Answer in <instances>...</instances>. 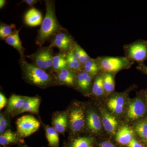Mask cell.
I'll return each instance as SVG.
<instances>
[{
    "label": "cell",
    "instance_id": "1",
    "mask_svg": "<svg viewBox=\"0 0 147 147\" xmlns=\"http://www.w3.org/2000/svg\"><path fill=\"white\" fill-rule=\"evenodd\" d=\"M45 2L46 13L35 40L36 45L40 47L51 37L65 30L58 22L56 17L55 1L47 0Z\"/></svg>",
    "mask_w": 147,
    "mask_h": 147
},
{
    "label": "cell",
    "instance_id": "2",
    "mask_svg": "<svg viewBox=\"0 0 147 147\" xmlns=\"http://www.w3.org/2000/svg\"><path fill=\"white\" fill-rule=\"evenodd\" d=\"M24 78L29 83L40 88H45L53 83L52 76L44 69L28 62L24 57L20 60Z\"/></svg>",
    "mask_w": 147,
    "mask_h": 147
},
{
    "label": "cell",
    "instance_id": "3",
    "mask_svg": "<svg viewBox=\"0 0 147 147\" xmlns=\"http://www.w3.org/2000/svg\"><path fill=\"white\" fill-rule=\"evenodd\" d=\"M17 132L21 137H26L37 131L40 126L39 121L33 116L26 115L16 121Z\"/></svg>",
    "mask_w": 147,
    "mask_h": 147
},
{
    "label": "cell",
    "instance_id": "4",
    "mask_svg": "<svg viewBox=\"0 0 147 147\" xmlns=\"http://www.w3.org/2000/svg\"><path fill=\"white\" fill-rule=\"evenodd\" d=\"M100 67L108 73L116 72L130 64L125 58L105 57L99 60Z\"/></svg>",
    "mask_w": 147,
    "mask_h": 147
},
{
    "label": "cell",
    "instance_id": "5",
    "mask_svg": "<svg viewBox=\"0 0 147 147\" xmlns=\"http://www.w3.org/2000/svg\"><path fill=\"white\" fill-rule=\"evenodd\" d=\"M146 111L144 101L140 98H137L129 102L127 115L129 119L135 121L144 117Z\"/></svg>",
    "mask_w": 147,
    "mask_h": 147
},
{
    "label": "cell",
    "instance_id": "6",
    "mask_svg": "<svg viewBox=\"0 0 147 147\" xmlns=\"http://www.w3.org/2000/svg\"><path fill=\"white\" fill-rule=\"evenodd\" d=\"M129 58L137 61H142L147 57V46L143 42H137L130 45L127 50Z\"/></svg>",
    "mask_w": 147,
    "mask_h": 147
},
{
    "label": "cell",
    "instance_id": "7",
    "mask_svg": "<svg viewBox=\"0 0 147 147\" xmlns=\"http://www.w3.org/2000/svg\"><path fill=\"white\" fill-rule=\"evenodd\" d=\"M69 124L71 130L78 131L82 130L85 124V115L81 108L71 110L69 116Z\"/></svg>",
    "mask_w": 147,
    "mask_h": 147
},
{
    "label": "cell",
    "instance_id": "8",
    "mask_svg": "<svg viewBox=\"0 0 147 147\" xmlns=\"http://www.w3.org/2000/svg\"><path fill=\"white\" fill-rule=\"evenodd\" d=\"M42 13L35 8L30 9L24 15V23L29 26H39L42 24Z\"/></svg>",
    "mask_w": 147,
    "mask_h": 147
},
{
    "label": "cell",
    "instance_id": "9",
    "mask_svg": "<svg viewBox=\"0 0 147 147\" xmlns=\"http://www.w3.org/2000/svg\"><path fill=\"white\" fill-rule=\"evenodd\" d=\"M102 123L106 131L114 134L118 126V122L115 117L110 115L104 110H101Z\"/></svg>",
    "mask_w": 147,
    "mask_h": 147
},
{
    "label": "cell",
    "instance_id": "10",
    "mask_svg": "<svg viewBox=\"0 0 147 147\" xmlns=\"http://www.w3.org/2000/svg\"><path fill=\"white\" fill-rule=\"evenodd\" d=\"M134 132L128 125L122 127L116 133V140L119 144L127 145L134 139Z\"/></svg>",
    "mask_w": 147,
    "mask_h": 147
},
{
    "label": "cell",
    "instance_id": "11",
    "mask_svg": "<svg viewBox=\"0 0 147 147\" xmlns=\"http://www.w3.org/2000/svg\"><path fill=\"white\" fill-rule=\"evenodd\" d=\"M124 105V98L120 95H116L110 98L107 102L109 110L117 115H119L122 113Z\"/></svg>",
    "mask_w": 147,
    "mask_h": 147
},
{
    "label": "cell",
    "instance_id": "12",
    "mask_svg": "<svg viewBox=\"0 0 147 147\" xmlns=\"http://www.w3.org/2000/svg\"><path fill=\"white\" fill-rule=\"evenodd\" d=\"M19 30H16L13 33L6 38L4 40L8 45L15 48L21 55V57H24L25 49L22 46V42L19 37Z\"/></svg>",
    "mask_w": 147,
    "mask_h": 147
},
{
    "label": "cell",
    "instance_id": "13",
    "mask_svg": "<svg viewBox=\"0 0 147 147\" xmlns=\"http://www.w3.org/2000/svg\"><path fill=\"white\" fill-rule=\"evenodd\" d=\"M57 78L61 84L72 86L75 84V76L73 71L68 67L58 71Z\"/></svg>",
    "mask_w": 147,
    "mask_h": 147
},
{
    "label": "cell",
    "instance_id": "14",
    "mask_svg": "<svg viewBox=\"0 0 147 147\" xmlns=\"http://www.w3.org/2000/svg\"><path fill=\"white\" fill-rule=\"evenodd\" d=\"M26 98V96L12 95L9 100L7 110L10 112L16 111L18 113L22 109Z\"/></svg>",
    "mask_w": 147,
    "mask_h": 147
},
{
    "label": "cell",
    "instance_id": "15",
    "mask_svg": "<svg viewBox=\"0 0 147 147\" xmlns=\"http://www.w3.org/2000/svg\"><path fill=\"white\" fill-rule=\"evenodd\" d=\"M88 127L93 133H97L101 129V122L100 117L94 112H91L87 117Z\"/></svg>",
    "mask_w": 147,
    "mask_h": 147
},
{
    "label": "cell",
    "instance_id": "16",
    "mask_svg": "<svg viewBox=\"0 0 147 147\" xmlns=\"http://www.w3.org/2000/svg\"><path fill=\"white\" fill-rule=\"evenodd\" d=\"M68 124V117L65 113H61L56 116L53 121L54 128L59 133L64 132Z\"/></svg>",
    "mask_w": 147,
    "mask_h": 147
},
{
    "label": "cell",
    "instance_id": "17",
    "mask_svg": "<svg viewBox=\"0 0 147 147\" xmlns=\"http://www.w3.org/2000/svg\"><path fill=\"white\" fill-rule=\"evenodd\" d=\"M26 57L33 61L34 64L40 68L44 70L49 69L44 58L43 49H40L34 54Z\"/></svg>",
    "mask_w": 147,
    "mask_h": 147
},
{
    "label": "cell",
    "instance_id": "18",
    "mask_svg": "<svg viewBox=\"0 0 147 147\" xmlns=\"http://www.w3.org/2000/svg\"><path fill=\"white\" fill-rule=\"evenodd\" d=\"M64 53H60L54 56L53 59V69L55 71H59L67 68V63Z\"/></svg>",
    "mask_w": 147,
    "mask_h": 147
},
{
    "label": "cell",
    "instance_id": "19",
    "mask_svg": "<svg viewBox=\"0 0 147 147\" xmlns=\"http://www.w3.org/2000/svg\"><path fill=\"white\" fill-rule=\"evenodd\" d=\"M67 66L72 71H77L81 68L80 62L74 55L73 50L71 49L65 56Z\"/></svg>",
    "mask_w": 147,
    "mask_h": 147
},
{
    "label": "cell",
    "instance_id": "20",
    "mask_svg": "<svg viewBox=\"0 0 147 147\" xmlns=\"http://www.w3.org/2000/svg\"><path fill=\"white\" fill-rule=\"evenodd\" d=\"M18 139L14 132L10 130H6L0 136V144L1 146H6L18 142Z\"/></svg>",
    "mask_w": 147,
    "mask_h": 147
},
{
    "label": "cell",
    "instance_id": "21",
    "mask_svg": "<svg viewBox=\"0 0 147 147\" xmlns=\"http://www.w3.org/2000/svg\"><path fill=\"white\" fill-rule=\"evenodd\" d=\"M46 137L49 144L53 147H58L59 139L57 131L54 127H48L46 129Z\"/></svg>",
    "mask_w": 147,
    "mask_h": 147
},
{
    "label": "cell",
    "instance_id": "22",
    "mask_svg": "<svg viewBox=\"0 0 147 147\" xmlns=\"http://www.w3.org/2000/svg\"><path fill=\"white\" fill-rule=\"evenodd\" d=\"M15 24H1L0 25V38L1 39H5L16 30Z\"/></svg>",
    "mask_w": 147,
    "mask_h": 147
},
{
    "label": "cell",
    "instance_id": "23",
    "mask_svg": "<svg viewBox=\"0 0 147 147\" xmlns=\"http://www.w3.org/2000/svg\"><path fill=\"white\" fill-rule=\"evenodd\" d=\"M94 94L97 96H100L105 92L103 85V76H100L98 77L95 80L92 89Z\"/></svg>",
    "mask_w": 147,
    "mask_h": 147
},
{
    "label": "cell",
    "instance_id": "24",
    "mask_svg": "<svg viewBox=\"0 0 147 147\" xmlns=\"http://www.w3.org/2000/svg\"><path fill=\"white\" fill-rule=\"evenodd\" d=\"M103 85L106 92L110 93L115 90V81L113 75L110 73L107 72L103 76Z\"/></svg>",
    "mask_w": 147,
    "mask_h": 147
},
{
    "label": "cell",
    "instance_id": "25",
    "mask_svg": "<svg viewBox=\"0 0 147 147\" xmlns=\"http://www.w3.org/2000/svg\"><path fill=\"white\" fill-rule=\"evenodd\" d=\"M71 44L67 42H63L59 40L52 38L51 41V44L49 47H58L61 51V53H67V51H69L70 49V45Z\"/></svg>",
    "mask_w": 147,
    "mask_h": 147
},
{
    "label": "cell",
    "instance_id": "26",
    "mask_svg": "<svg viewBox=\"0 0 147 147\" xmlns=\"http://www.w3.org/2000/svg\"><path fill=\"white\" fill-rule=\"evenodd\" d=\"M92 140L91 138L80 137L73 141L71 147H92Z\"/></svg>",
    "mask_w": 147,
    "mask_h": 147
},
{
    "label": "cell",
    "instance_id": "27",
    "mask_svg": "<svg viewBox=\"0 0 147 147\" xmlns=\"http://www.w3.org/2000/svg\"><path fill=\"white\" fill-rule=\"evenodd\" d=\"M134 129L139 137L144 139L147 135V120L138 123Z\"/></svg>",
    "mask_w": 147,
    "mask_h": 147
},
{
    "label": "cell",
    "instance_id": "28",
    "mask_svg": "<svg viewBox=\"0 0 147 147\" xmlns=\"http://www.w3.org/2000/svg\"><path fill=\"white\" fill-rule=\"evenodd\" d=\"M52 47H49L43 48L44 58L45 61L49 69H53V50Z\"/></svg>",
    "mask_w": 147,
    "mask_h": 147
},
{
    "label": "cell",
    "instance_id": "29",
    "mask_svg": "<svg viewBox=\"0 0 147 147\" xmlns=\"http://www.w3.org/2000/svg\"><path fill=\"white\" fill-rule=\"evenodd\" d=\"M53 38L59 40L63 42L71 44V38L70 36L67 33L65 30L58 33L53 37Z\"/></svg>",
    "mask_w": 147,
    "mask_h": 147
},
{
    "label": "cell",
    "instance_id": "30",
    "mask_svg": "<svg viewBox=\"0 0 147 147\" xmlns=\"http://www.w3.org/2000/svg\"><path fill=\"white\" fill-rule=\"evenodd\" d=\"M38 99V98L37 97H27L26 99L24 102V105H23L22 109L18 113L21 114V113L26 112L27 109L30 108Z\"/></svg>",
    "mask_w": 147,
    "mask_h": 147
},
{
    "label": "cell",
    "instance_id": "31",
    "mask_svg": "<svg viewBox=\"0 0 147 147\" xmlns=\"http://www.w3.org/2000/svg\"><path fill=\"white\" fill-rule=\"evenodd\" d=\"M8 121L3 114L0 115V133L1 134L5 132L8 126Z\"/></svg>",
    "mask_w": 147,
    "mask_h": 147
},
{
    "label": "cell",
    "instance_id": "32",
    "mask_svg": "<svg viewBox=\"0 0 147 147\" xmlns=\"http://www.w3.org/2000/svg\"><path fill=\"white\" fill-rule=\"evenodd\" d=\"M85 71L88 73L91 76H94L96 75L99 70L98 66L95 67H84Z\"/></svg>",
    "mask_w": 147,
    "mask_h": 147
},
{
    "label": "cell",
    "instance_id": "33",
    "mask_svg": "<svg viewBox=\"0 0 147 147\" xmlns=\"http://www.w3.org/2000/svg\"><path fill=\"white\" fill-rule=\"evenodd\" d=\"M92 81V76L89 75L87 76L86 80H85V82H84V85H83L82 89L84 90H86L88 89L89 88L90 85L91 84Z\"/></svg>",
    "mask_w": 147,
    "mask_h": 147
},
{
    "label": "cell",
    "instance_id": "34",
    "mask_svg": "<svg viewBox=\"0 0 147 147\" xmlns=\"http://www.w3.org/2000/svg\"><path fill=\"white\" fill-rule=\"evenodd\" d=\"M127 146L128 147H144L142 144L139 143L134 138L129 143Z\"/></svg>",
    "mask_w": 147,
    "mask_h": 147
},
{
    "label": "cell",
    "instance_id": "35",
    "mask_svg": "<svg viewBox=\"0 0 147 147\" xmlns=\"http://www.w3.org/2000/svg\"><path fill=\"white\" fill-rule=\"evenodd\" d=\"M7 100L4 95L1 92L0 93V110H2L6 105Z\"/></svg>",
    "mask_w": 147,
    "mask_h": 147
},
{
    "label": "cell",
    "instance_id": "36",
    "mask_svg": "<svg viewBox=\"0 0 147 147\" xmlns=\"http://www.w3.org/2000/svg\"><path fill=\"white\" fill-rule=\"evenodd\" d=\"M84 67H95L98 66V64L93 60L90 59L87 61L84 64Z\"/></svg>",
    "mask_w": 147,
    "mask_h": 147
},
{
    "label": "cell",
    "instance_id": "37",
    "mask_svg": "<svg viewBox=\"0 0 147 147\" xmlns=\"http://www.w3.org/2000/svg\"><path fill=\"white\" fill-rule=\"evenodd\" d=\"M39 1H40L38 0H24V1H22L20 3V4L22 3H25L30 6L32 7L34 5L36 4Z\"/></svg>",
    "mask_w": 147,
    "mask_h": 147
},
{
    "label": "cell",
    "instance_id": "38",
    "mask_svg": "<svg viewBox=\"0 0 147 147\" xmlns=\"http://www.w3.org/2000/svg\"><path fill=\"white\" fill-rule=\"evenodd\" d=\"M99 147H115L112 143L108 141L102 142L99 145Z\"/></svg>",
    "mask_w": 147,
    "mask_h": 147
},
{
    "label": "cell",
    "instance_id": "39",
    "mask_svg": "<svg viewBox=\"0 0 147 147\" xmlns=\"http://www.w3.org/2000/svg\"><path fill=\"white\" fill-rule=\"evenodd\" d=\"M86 53V51H84L83 49L82 50V53H81V56L79 59V60L81 64H84L86 62V59L85 58V54Z\"/></svg>",
    "mask_w": 147,
    "mask_h": 147
},
{
    "label": "cell",
    "instance_id": "40",
    "mask_svg": "<svg viewBox=\"0 0 147 147\" xmlns=\"http://www.w3.org/2000/svg\"><path fill=\"white\" fill-rule=\"evenodd\" d=\"M6 1L1 0L0 1V8L2 9L5 5Z\"/></svg>",
    "mask_w": 147,
    "mask_h": 147
},
{
    "label": "cell",
    "instance_id": "41",
    "mask_svg": "<svg viewBox=\"0 0 147 147\" xmlns=\"http://www.w3.org/2000/svg\"><path fill=\"white\" fill-rule=\"evenodd\" d=\"M143 68H144V71L147 73V67H143Z\"/></svg>",
    "mask_w": 147,
    "mask_h": 147
},
{
    "label": "cell",
    "instance_id": "42",
    "mask_svg": "<svg viewBox=\"0 0 147 147\" xmlns=\"http://www.w3.org/2000/svg\"><path fill=\"white\" fill-rule=\"evenodd\" d=\"M145 98H146V101L147 102V92L145 94Z\"/></svg>",
    "mask_w": 147,
    "mask_h": 147
},
{
    "label": "cell",
    "instance_id": "43",
    "mask_svg": "<svg viewBox=\"0 0 147 147\" xmlns=\"http://www.w3.org/2000/svg\"><path fill=\"white\" fill-rule=\"evenodd\" d=\"M144 139L145 142H146V143H147V135L146 137H145V138H144Z\"/></svg>",
    "mask_w": 147,
    "mask_h": 147
},
{
    "label": "cell",
    "instance_id": "44",
    "mask_svg": "<svg viewBox=\"0 0 147 147\" xmlns=\"http://www.w3.org/2000/svg\"></svg>",
    "mask_w": 147,
    "mask_h": 147
}]
</instances>
